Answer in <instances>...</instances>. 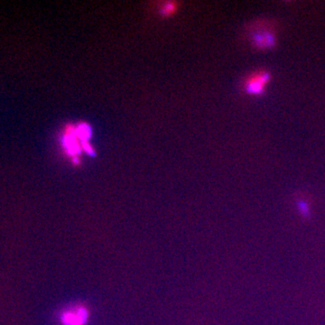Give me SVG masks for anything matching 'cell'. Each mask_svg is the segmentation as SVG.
Masks as SVG:
<instances>
[{
    "instance_id": "6da1fadb",
    "label": "cell",
    "mask_w": 325,
    "mask_h": 325,
    "mask_svg": "<svg viewBox=\"0 0 325 325\" xmlns=\"http://www.w3.org/2000/svg\"><path fill=\"white\" fill-rule=\"evenodd\" d=\"M88 308L79 306L60 312L59 320L62 325H86L88 324Z\"/></svg>"
},
{
    "instance_id": "7a4b0ae2",
    "label": "cell",
    "mask_w": 325,
    "mask_h": 325,
    "mask_svg": "<svg viewBox=\"0 0 325 325\" xmlns=\"http://www.w3.org/2000/svg\"><path fill=\"white\" fill-rule=\"evenodd\" d=\"M270 75L268 72L260 70L251 74L245 82V90L250 95H260L265 90L266 84H268Z\"/></svg>"
},
{
    "instance_id": "3957f363",
    "label": "cell",
    "mask_w": 325,
    "mask_h": 325,
    "mask_svg": "<svg viewBox=\"0 0 325 325\" xmlns=\"http://www.w3.org/2000/svg\"><path fill=\"white\" fill-rule=\"evenodd\" d=\"M255 42L260 47L266 48V47H270L274 44V39L271 34L265 32V34H260L255 36Z\"/></svg>"
}]
</instances>
